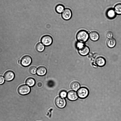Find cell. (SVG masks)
<instances>
[{
	"instance_id": "cell-1",
	"label": "cell",
	"mask_w": 121,
	"mask_h": 121,
	"mask_svg": "<svg viewBox=\"0 0 121 121\" xmlns=\"http://www.w3.org/2000/svg\"><path fill=\"white\" fill-rule=\"evenodd\" d=\"M76 47L78 53L81 56H86L90 52L89 48L83 43L78 42L76 43Z\"/></svg>"
},
{
	"instance_id": "cell-2",
	"label": "cell",
	"mask_w": 121,
	"mask_h": 121,
	"mask_svg": "<svg viewBox=\"0 0 121 121\" xmlns=\"http://www.w3.org/2000/svg\"><path fill=\"white\" fill-rule=\"evenodd\" d=\"M89 37L88 33L84 30H81L77 33L76 38L78 42L84 43L88 40Z\"/></svg>"
},
{
	"instance_id": "cell-3",
	"label": "cell",
	"mask_w": 121,
	"mask_h": 121,
	"mask_svg": "<svg viewBox=\"0 0 121 121\" xmlns=\"http://www.w3.org/2000/svg\"><path fill=\"white\" fill-rule=\"evenodd\" d=\"M30 88L28 85L23 84L20 86L18 88V93L22 95H24L29 94L30 91Z\"/></svg>"
},
{
	"instance_id": "cell-4",
	"label": "cell",
	"mask_w": 121,
	"mask_h": 121,
	"mask_svg": "<svg viewBox=\"0 0 121 121\" xmlns=\"http://www.w3.org/2000/svg\"><path fill=\"white\" fill-rule=\"evenodd\" d=\"M89 91L87 88L83 87L80 88L77 92L78 97L81 99H84L87 97L89 94Z\"/></svg>"
},
{
	"instance_id": "cell-5",
	"label": "cell",
	"mask_w": 121,
	"mask_h": 121,
	"mask_svg": "<svg viewBox=\"0 0 121 121\" xmlns=\"http://www.w3.org/2000/svg\"><path fill=\"white\" fill-rule=\"evenodd\" d=\"M41 43L46 46H49L51 45L53 42L52 37L48 35H45L43 36L41 39Z\"/></svg>"
},
{
	"instance_id": "cell-6",
	"label": "cell",
	"mask_w": 121,
	"mask_h": 121,
	"mask_svg": "<svg viewBox=\"0 0 121 121\" xmlns=\"http://www.w3.org/2000/svg\"><path fill=\"white\" fill-rule=\"evenodd\" d=\"M72 16V13L71 10L69 8H65L61 13V16L62 18L65 20L70 19Z\"/></svg>"
},
{
	"instance_id": "cell-7",
	"label": "cell",
	"mask_w": 121,
	"mask_h": 121,
	"mask_svg": "<svg viewBox=\"0 0 121 121\" xmlns=\"http://www.w3.org/2000/svg\"><path fill=\"white\" fill-rule=\"evenodd\" d=\"M22 65L25 67L29 66L31 64L32 62L31 57L29 56L25 55L23 56L21 60Z\"/></svg>"
},
{
	"instance_id": "cell-8",
	"label": "cell",
	"mask_w": 121,
	"mask_h": 121,
	"mask_svg": "<svg viewBox=\"0 0 121 121\" xmlns=\"http://www.w3.org/2000/svg\"><path fill=\"white\" fill-rule=\"evenodd\" d=\"M55 103L58 108H62L64 107L66 105L65 100L61 97H58L55 100Z\"/></svg>"
},
{
	"instance_id": "cell-9",
	"label": "cell",
	"mask_w": 121,
	"mask_h": 121,
	"mask_svg": "<svg viewBox=\"0 0 121 121\" xmlns=\"http://www.w3.org/2000/svg\"><path fill=\"white\" fill-rule=\"evenodd\" d=\"M15 77V74L13 72L11 71H6L4 75L5 80L7 81H10L13 80Z\"/></svg>"
},
{
	"instance_id": "cell-10",
	"label": "cell",
	"mask_w": 121,
	"mask_h": 121,
	"mask_svg": "<svg viewBox=\"0 0 121 121\" xmlns=\"http://www.w3.org/2000/svg\"><path fill=\"white\" fill-rule=\"evenodd\" d=\"M95 63L98 66L102 67L104 66L106 63L105 59L102 56H99L96 58L95 60Z\"/></svg>"
},
{
	"instance_id": "cell-11",
	"label": "cell",
	"mask_w": 121,
	"mask_h": 121,
	"mask_svg": "<svg viewBox=\"0 0 121 121\" xmlns=\"http://www.w3.org/2000/svg\"><path fill=\"white\" fill-rule=\"evenodd\" d=\"M68 99L71 101L76 100L78 98V96L76 92L73 91H69L67 94Z\"/></svg>"
},
{
	"instance_id": "cell-12",
	"label": "cell",
	"mask_w": 121,
	"mask_h": 121,
	"mask_svg": "<svg viewBox=\"0 0 121 121\" xmlns=\"http://www.w3.org/2000/svg\"><path fill=\"white\" fill-rule=\"evenodd\" d=\"M89 37L90 39L93 41L98 40L99 38V35L98 33L96 31H93L90 33Z\"/></svg>"
},
{
	"instance_id": "cell-13",
	"label": "cell",
	"mask_w": 121,
	"mask_h": 121,
	"mask_svg": "<svg viewBox=\"0 0 121 121\" xmlns=\"http://www.w3.org/2000/svg\"><path fill=\"white\" fill-rule=\"evenodd\" d=\"M47 71V69L44 66H40L38 68L36 73L38 75L42 76L45 74Z\"/></svg>"
},
{
	"instance_id": "cell-14",
	"label": "cell",
	"mask_w": 121,
	"mask_h": 121,
	"mask_svg": "<svg viewBox=\"0 0 121 121\" xmlns=\"http://www.w3.org/2000/svg\"><path fill=\"white\" fill-rule=\"evenodd\" d=\"M116 40L113 38H109L106 42L107 46L110 48H112L114 47L116 45Z\"/></svg>"
},
{
	"instance_id": "cell-15",
	"label": "cell",
	"mask_w": 121,
	"mask_h": 121,
	"mask_svg": "<svg viewBox=\"0 0 121 121\" xmlns=\"http://www.w3.org/2000/svg\"><path fill=\"white\" fill-rule=\"evenodd\" d=\"M107 15L108 17L110 19H113L114 18L116 15V13L115 10L113 9H110L107 11Z\"/></svg>"
},
{
	"instance_id": "cell-16",
	"label": "cell",
	"mask_w": 121,
	"mask_h": 121,
	"mask_svg": "<svg viewBox=\"0 0 121 121\" xmlns=\"http://www.w3.org/2000/svg\"><path fill=\"white\" fill-rule=\"evenodd\" d=\"M65 9L64 6L61 4H59L57 5L55 8L56 12L59 14L61 13Z\"/></svg>"
},
{
	"instance_id": "cell-17",
	"label": "cell",
	"mask_w": 121,
	"mask_h": 121,
	"mask_svg": "<svg viewBox=\"0 0 121 121\" xmlns=\"http://www.w3.org/2000/svg\"><path fill=\"white\" fill-rule=\"evenodd\" d=\"M35 48L37 51L39 52H42L45 49V46L42 43L39 42L36 45Z\"/></svg>"
},
{
	"instance_id": "cell-18",
	"label": "cell",
	"mask_w": 121,
	"mask_h": 121,
	"mask_svg": "<svg viewBox=\"0 0 121 121\" xmlns=\"http://www.w3.org/2000/svg\"><path fill=\"white\" fill-rule=\"evenodd\" d=\"M70 87L72 90L75 91H77L79 88L80 85L78 82H74L71 83Z\"/></svg>"
},
{
	"instance_id": "cell-19",
	"label": "cell",
	"mask_w": 121,
	"mask_h": 121,
	"mask_svg": "<svg viewBox=\"0 0 121 121\" xmlns=\"http://www.w3.org/2000/svg\"><path fill=\"white\" fill-rule=\"evenodd\" d=\"M35 82L34 79L32 78H27L26 81V84L30 86H34L35 84Z\"/></svg>"
},
{
	"instance_id": "cell-20",
	"label": "cell",
	"mask_w": 121,
	"mask_h": 121,
	"mask_svg": "<svg viewBox=\"0 0 121 121\" xmlns=\"http://www.w3.org/2000/svg\"><path fill=\"white\" fill-rule=\"evenodd\" d=\"M114 10L117 14H121V3L117 4L115 6Z\"/></svg>"
},
{
	"instance_id": "cell-21",
	"label": "cell",
	"mask_w": 121,
	"mask_h": 121,
	"mask_svg": "<svg viewBox=\"0 0 121 121\" xmlns=\"http://www.w3.org/2000/svg\"><path fill=\"white\" fill-rule=\"evenodd\" d=\"M37 69L36 67L35 66H32L29 68V72L32 74H35L37 72Z\"/></svg>"
},
{
	"instance_id": "cell-22",
	"label": "cell",
	"mask_w": 121,
	"mask_h": 121,
	"mask_svg": "<svg viewBox=\"0 0 121 121\" xmlns=\"http://www.w3.org/2000/svg\"><path fill=\"white\" fill-rule=\"evenodd\" d=\"M43 82L41 81H38L36 83L37 87L39 88H41L43 87Z\"/></svg>"
},
{
	"instance_id": "cell-23",
	"label": "cell",
	"mask_w": 121,
	"mask_h": 121,
	"mask_svg": "<svg viewBox=\"0 0 121 121\" xmlns=\"http://www.w3.org/2000/svg\"><path fill=\"white\" fill-rule=\"evenodd\" d=\"M67 94L66 91H61L60 93V97L63 98L66 97L67 95Z\"/></svg>"
},
{
	"instance_id": "cell-24",
	"label": "cell",
	"mask_w": 121,
	"mask_h": 121,
	"mask_svg": "<svg viewBox=\"0 0 121 121\" xmlns=\"http://www.w3.org/2000/svg\"><path fill=\"white\" fill-rule=\"evenodd\" d=\"M113 34L111 31H108L107 32L106 36L108 38H112L113 36Z\"/></svg>"
},
{
	"instance_id": "cell-25",
	"label": "cell",
	"mask_w": 121,
	"mask_h": 121,
	"mask_svg": "<svg viewBox=\"0 0 121 121\" xmlns=\"http://www.w3.org/2000/svg\"><path fill=\"white\" fill-rule=\"evenodd\" d=\"M5 79L4 77L1 75H0V85L3 84L4 82Z\"/></svg>"
},
{
	"instance_id": "cell-26",
	"label": "cell",
	"mask_w": 121,
	"mask_h": 121,
	"mask_svg": "<svg viewBox=\"0 0 121 121\" xmlns=\"http://www.w3.org/2000/svg\"><path fill=\"white\" fill-rule=\"evenodd\" d=\"M18 64H20L21 63V60H19L18 61Z\"/></svg>"
}]
</instances>
